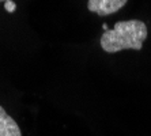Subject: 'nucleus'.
<instances>
[{
  "label": "nucleus",
  "instance_id": "obj_6",
  "mask_svg": "<svg viewBox=\"0 0 151 136\" xmlns=\"http://www.w3.org/2000/svg\"><path fill=\"white\" fill-rule=\"evenodd\" d=\"M0 1H7V0H0Z\"/></svg>",
  "mask_w": 151,
  "mask_h": 136
},
{
  "label": "nucleus",
  "instance_id": "obj_2",
  "mask_svg": "<svg viewBox=\"0 0 151 136\" xmlns=\"http://www.w3.org/2000/svg\"><path fill=\"white\" fill-rule=\"evenodd\" d=\"M127 1L128 0H88L87 10L99 17H106L123 8Z\"/></svg>",
  "mask_w": 151,
  "mask_h": 136
},
{
  "label": "nucleus",
  "instance_id": "obj_3",
  "mask_svg": "<svg viewBox=\"0 0 151 136\" xmlns=\"http://www.w3.org/2000/svg\"><path fill=\"white\" fill-rule=\"evenodd\" d=\"M0 136H22L18 124L0 106Z\"/></svg>",
  "mask_w": 151,
  "mask_h": 136
},
{
  "label": "nucleus",
  "instance_id": "obj_4",
  "mask_svg": "<svg viewBox=\"0 0 151 136\" xmlns=\"http://www.w3.org/2000/svg\"><path fill=\"white\" fill-rule=\"evenodd\" d=\"M4 8L7 12H15L17 10V4L12 1V0H7V1H4Z\"/></svg>",
  "mask_w": 151,
  "mask_h": 136
},
{
  "label": "nucleus",
  "instance_id": "obj_5",
  "mask_svg": "<svg viewBox=\"0 0 151 136\" xmlns=\"http://www.w3.org/2000/svg\"><path fill=\"white\" fill-rule=\"evenodd\" d=\"M102 29H104V32H106L109 27H108V24H106V23H104V24H102Z\"/></svg>",
  "mask_w": 151,
  "mask_h": 136
},
{
  "label": "nucleus",
  "instance_id": "obj_1",
  "mask_svg": "<svg viewBox=\"0 0 151 136\" xmlns=\"http://www.w3.org/2000/svg\"><path fill=\"white\" fill-rule=\"evenodd\" d=\"M147 26L137 19L120 21L113 29H108L101 35V48L106 53H117L125 49L140 50L147 38Z\"/></svg>",
  "mask_w": 151,
  "mask_h": 136
}]
</instances>
